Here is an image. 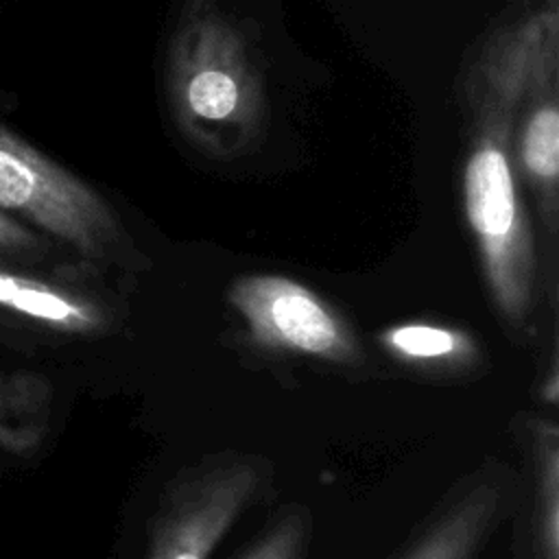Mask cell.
Instances as JSON below:
<instances>
[{
  "mask_svg": "<svg viewBox=\"0 0 559 559\" xmlns=\"http://www.w3.org/2000/svg\"><path fill=\"white\" fill-rule=\"evenodd\" d=\"M546 9L537 4L493 26L465 57L456 79L461 114V201L493 308L526 328L535 306L537 245L526 192L513 164V116Z\"/></svg>",
  "mask_w": 559,
  "mask_h": 559,
  "instance_id": "1",
  "label": "cell"
},
{
  "mask_svg": "<svg viewBox=\"0 0 559 559\" xmlns=\"http://www.w3.org/2000/svg\"><path fill=\"white\" fill-rule=\"evenodd\" d=\"M164 92L175 129L201 155L231 162L266 135L271 103L262 59L218 0H186L166 46Z\"/></svg>",
  "mask_w": 559,
  "mask_h": 559,
  "instance_id": "2",
  "label": "cell"
},
{
  "mask_svg": "<svg viewBox=\"0 0 559 559\" xmlns=\"http://www.w3.org/2000/svg\"><path fill=\"white\" fill-rule=\"evenodd\" d=\"M0 212L24 218L94 264H124L131 240L83 179L0 124Z\"/></svg>",
  "mask_w": 559,
  "mask_h": 559,
  "instance_id": "3",
  "label": "cell"
},
{
  "mask_svg": "<svg viewBox=\"0 0 559 559\" xmlns=\"http://www.w3.org/2000/svg\"><path fill=\"white\" fill-rule=\"evenodd\" d=\"M269 480V461L245 452H218L181 469L159 496L146 559H210Z\"/></svg>",
  "mask_w": 559,
  "mask_h": 559,
  "instance_id": "4",
  "label": "cell"
},
{
  "mask_svg": "<svg viewBox=\"0 0 559 559\" xmlns=\"http://www.w3.org/2000/svg\"><path fill=\"white\" fill-rule=\"evenodd\" d=\"M255 345L354 367L365 360L347 319L306 284L275 273L236 277L227 288Z\"/></svg>",
  "mask_w": 559,
  "mask_h": 559,
  "instance_id": "5",
  "label": "cell"
},
{
  "mask_svg": "<svg viewBox=\"0 0 559 559\" xmlns=\"http://www.w3.org/2000/svg\"><path fill=\"white\" fill-rule=\"evenodd\" d=\"M513 164L550 238L559 225V4L548 13L513 116Z\"/></svg>",
  "mask_w": 559,
  "mask_h": 559,
  "instance_id": "6",
  "label": "cell"
},
{
  "mask_svg": "<svg viewBox=\"0 0 559 559\" xmlns=\"http://www.w3.org/2000/svg\"><path fill=\"white\" fill-rule=\"evenodd\" d=\"M0 312L48 332L90 336L109 328L111 314L85 290L11 269L0 255Z\"/></svg>",
  "mask_w": 559,
  "mask_h": 559,
  "instance_id": "7",
  "label": "cell"
},
{
  "mask_svg": "<svg viewBox=\"0 0 559 559\" xmlns=\"http://www.w3.org/2000/svg\"><path fill=\"white\" fill-rule=\"evenodd\" d=\"M504 507L496 476L465 483L424 526L402 559H478Z\"/></svg>",
  "mask_w": 559,
  "mask_h": 559,
  "instance_id": "8",
  "label": "cell"
},
{
  "mask_svg": "<svg viewBox=\"0 0 559 559\" xmlns=\"http://www.w3.org/2000/svg\"><path fill=\"white\" fill-rule=\"evenodd\" d=\"M378 343L400 362L424 369H465L480 358V347L469 332L443 323H397L380 332Z\"/></svg>",
  "mask_w": 559,
  "mask_h": 559,
  "instance_id": "9",
  "label": "cell"
},
{
  "mask_svg": "<svg viewBox=\"0 0 559 559\" xmlns=\"http://www.w3.org/2000/svg\"><path fill=\"white\" fill-rule=\"evenodd\" d=\"M50 397L52 386L39 373H0V450L28 456L39 448Z\"/></svg>",
  "mask_w": 559,
  "mask_h": 559,
  "instance_id": "10",
  "label": "cell"
},
{
  "mask_svg": "<svg viewBox=\"0 0 559 559\" xmlns=\"http://www.w3.org/2000/svg\"><path fill=\"white\" fill-rule=\"evenodd\" d=\"M537 485H539V539L542 559H559V439L552 421H542L535 428Z\"/></svg>",
  "mask_w": 559,
  "mask_h": 559,
  "instance_id": "11",
  "label": "cell"
},
{
  "mask_svg": "<svg viewBox=\"0 0 559 559\" xmlns=\"http://www.w3.org/2000/svg\"><path fill=\"white\" fill-rule=\"evenodd\" d=\"M308 537V509L290 507L238 559H304Z\"/></svg>",
  "mask_w": 559,
  "mask_h": 559,
  "instance_id": "12",
  "label": "cell"
},
{
  "mask_svg": "<svg viewBox=\"0 0 559 559\" xmlns=\"http://www.w3.org/2000/svg\"><path fill=\"white\" fill-rule=\"evenodd\" d=\"M46 251V242L22 221L0 212V255H39Z\"/></svg>",
  "mask_w": 559,
  "mask_h": 559,
  "instance_id": "13",
  "label": "cell"
}]
</instances>
